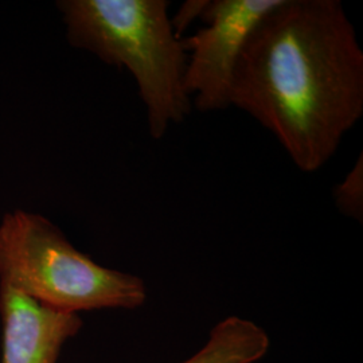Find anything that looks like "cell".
Listing matches in <instances>:
<instances>
[{
	"instance_id": "obj_5",
	"label": "cell",
	"mask_w": 363,
	"mask_h": 363,
	"mask_svg": "<svg viewBox=\"0 0 363 363\" xmlns=\"http://www.w3.org/2000/svg\"><path fill=\"white\" fill-rule=\"evenodd\" d=\"M0 363H58L66 342L82 328L76 313L52 310L10 286H0Z\"/></svg>"
},
{
	"instance_id": "obj_6",
	"label": "cell",
	"mask_w": 363,
	"mask_h": 363,
	"mask_svg": "<svg viewBox=\"0 0 363 363\" xmlns=\"http://www.w3.org/2000/svg\"><path fill=\"white\" fill-rule=\"evenodd\" d=\"M271 339L257 323L229 316L213 327L206 343L182 363H255L267 355Z\"/></svg>"
},
{
	"instance_id": "obj_7",
	"label": "cell",
	"mask_w": 363,
	"mask_h": 363,
	"mask_svg": "<svg viewBox=\"0 0 363 363\" xmlns=\"http://www.w3.org/2000/svg\"><path fill=\"white\" fill-rule=\"evenodd\" d=\"M334 202L337 211L343 216L358 220H363V156L357 159L350 172L345 179L334 187Z\"/></svg>"
},
{
	"instance_id": "obj_8",
	"label": "cell",
	"mask_w": 363,
	"mask_h": 363,
	"mask_svg": "<svg viewBox=\"0 0 363 363\" xmlns=\"http://www.w3.org/2000/svg\"><path fill=\"white\" fill-rule=\"evenodd\" d=\"M208 0H189L184 1L175 13L174 18H169L171 26L177 35V38L183 39V33L190 27V25L196 21L198 18L201 19L202 13L205 11L208 6Z\"/></svg>"
},
{
	"instance_id": "obj_2",
	"label": "cell",
	"mask_w": 363,
	"mask_h": 363,
	"mask_svg": "<svg viewBox=\"0 0 363 363\" xmlns=\"http://www.w3.org/2000/svg\"><path fill=\"white\" fill-rule=\"evenodd\" d=\"M67 35L79 49L135 78L152 139L166 136L193 109L184 88L187 54L169 21L167 0H66Z\"/></svg>"
},
{
	"instance_id": "obj_1",
	"label": "cell",
	"mask_w": 363,
	"mask_h": 363,
	"mask_svg": "<svg viewBox=\"0 0 363 363\" xmlns=\"http://www.w3.org/2000/svg\"><path fill=\"white\" fill-rule=\"evenodd\" d=\"M230 106L269 130L303 172L322 169L363 115V52L339 0H279L234 70Z\"/></svg>"
},
{
	"instance_id": "obj_3",
	"label": "cell",
	"mask_w": 363,
	"mask_h": 363,
	"mask_svg": "<svg viewBox=\"0 0 363 363\" xmlns=\"http://www.w3.org/2000/svg\"><path fill=\"white\" fill-rule=\"evenodd\" d=\"M0 286H10L55 311L136 310L147 300L140 277L94 262L52 222L26 211L0 225Z\"/></svg>"
},
{
	"instance_id": "obj_4",
	"label": "cell",
	"mask_w": 363,
	"mask_h": 363,
	"mask_svg": "<svg viewBox=\"0 0 363 363\" xmlns=\"http://www.w3.org/2000/svg\"><path fill=\"white\" fill-rule=\"evenodd\" d=\"M279 0H208L201 19L208 25L182 39L187 54L184 88L201 112L230 106L234 70L247 39Z\"/></svg>"
}]
</instances>
